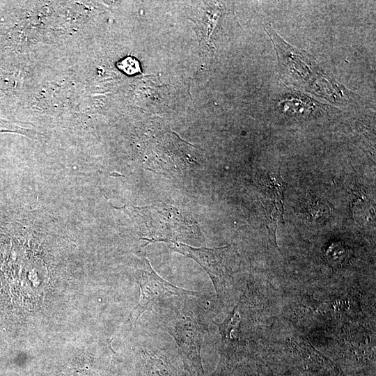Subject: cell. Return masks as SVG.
<instances>
[{
  "instance_id": "obj_8",
  "label": "cell",
  "mask_w": 376,
  "mask_h": 376,
  "mask_svg": "<svg viewBox=\"0 0 376 376\" xmlns=\"http://www.w3.org/2000/svg\"><path fill=\"white\" fill-rule=\"evenodd\" d=\"M306 214L313 221H322L328 218L330 209L327 203L321 199H312L304 206Z\"/></svg>"
},
{
  "instance_id": "obj_5",
  "label": "cell",
  "mask_w": 376,
  "mask_h": 376,
  "mask_svg": "<svg viewBox=\"0 0 376 376\" xmlns=\"http://www.w3.org/2000/svg\"><path fill=\"white\" fill-rule=\"evenodd\" d=\"M138 284L140 289L139 301L130 315L134 322L146 311L152 310V307L161 300L173 296L195 294L194 291L179 288L162 278L154 271L146 258L143 260V268L139 272Z\"/></svg>"
},
{
  "instance_id": "obj_6",
  "label": "cell",
  "mask_w": 376,
  "mask_h": 376,
  "mask_svg": "<svg viewBox=\"0 0 376 376\" xmlns=\"http://www.w3.org/2000/svg\"><path fill=\"white\" fill-rule=\"evenodd\" d=\"M283 200L273 198V202L266 210L267 226L269 230V240L272 244L281 253L276 243V232L279 221L283 220ZM282 254V253H281Z\"/></svg>"
},
{
  "instance_id": "obj_10",
  "label": "cell",
  "mask_w": 376,
  "mask_h": 376,
  "mask_svg": "<svg viewBox=\"0 0 376 376\" xmlns=\"http://www.w3.org/2000/svg\"><path fill=\"white\" fill-rule=\"evenodd\" d=\"M116 65L127 75H134L141 72V65L139 61L132 56H127L119 61Z\"/></svg>"
},
{
  "instance_id": "obj_9",
  "label": "cell",
  "mask_w": 376,
  "mask_h": 376,
  "mask_svg": "<svg viewBox=\"0 0 376 376\" xmlns=\"http://www.w3.org/2000/svg\"><path fill=\"white\" fill-rule=\"evenodd\" d=\"M265 186L272 194V198L283 200V193L285 190V183L283 181L280 174L269 175L265 180Z\"/></svg>"
},
{
  "instance_id": "obj_4",
  "label": "cell",
  "mask_w": 376,
  "mask_h": 376,
  "mask_svg": "<svg viewBox=\"0 0 376 376\" xmlns=\"http://www.w3.org/2000/svg\"><path fill=\"white\" fill-rule=\"evenodd\" d=\"M172 250L198 263L210 277L217 297L221 299L233 273V250L229 245L219 248H196L178 242L168 243Z\"/></svg>"
},
{
  "instance_id": "obj_3",
  "label": "cell",
  "mask_w": 376,
  "mask_h": 376,
  "mask_svg": "<svg viewBox=\"0 0 376 376\" xmlns=\"http://www.w3.org/2000/svg\"><path fill=\"white\" fill-rule=\"evenodd\" d=\"M164 325L176 343L181 357L194 368L203 372L201 350L205 328L191 310L180 308L168 317Z\"/></svg>"
},
{
  "instance_id": "obj_2",
  "label": "cell",
  "mask_w": 376,
  "mask_h": 376,
  "mask_svg": "<svg viewBox=\"0 0 376 376\" xmlns=\"http://www.w3.org/2000/svg\"><path fill=\"white\" fill-rule=\"evenodd\" d=\"M125 207L136 222L141 239L148 242L161 241L168 244L197 230L193 220L172 206Z\"/></svg>"
},
{
  "instance_id": "obj_7",
  "label": "cell",
  "mask_w": 376,
  "mask_h": 376,
  "mask_svg": "<svg viewBox=\"0 0 376 376\" xmlns=\"http://www.w3.org/2000/svg\"><path fill=\"white\" fill-rule=\"evenodd\" d=\"M239 304L240 302L235 305L221 323L214 322L218 327L221 338V345L223 346L230 345L232 341L231 334L240 323L241 317L237 311Z\"/></svg>"
},
{
  "instance_id": "obj_1",
  "label": "cell",
  "mask_w": 376,
  "mask_h": 376,
  "mask_svg": "<svg viewBox=\"0 0 376 376\" xmlns=\"http://www.w3.org/2000/svg\"><path fill=\"white\" fill-rule=\"evenodd\" d=\"M266 31L276 50L280 73L289 84L329 100L345 98L347 90L328 76L313 56L288 44L269 24Z\"/></svg>"
}]
</instances>
